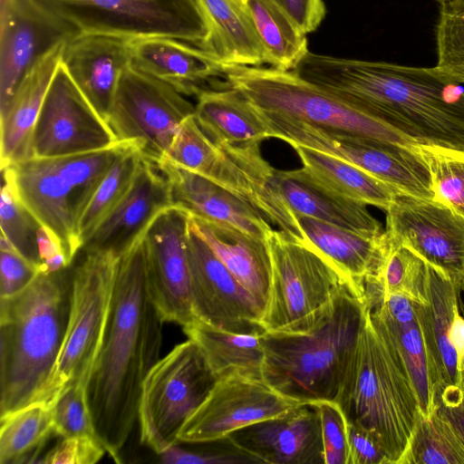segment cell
<instances>
[{
  "mask_svg": "<svg viewBox=\"0 0 464 464\" xmlns=\"http://www.w3.org/2000/svg\"><path fill=\"white\" fill-rule=\"evenodd\" d=\"M266 243L272 278L263 328L285 334L314 331L327 319L347 281L314 249L281 230L272 229Z\"/></svg>",
  "mask_w": 464,
  "mask_h": 464,
  "instance_id": "8",
  "label": "cell"
},
{
  "mask_svg": "<svg viewBox=\"0 0 464 464\" xmlns=\"http://www.w3.org/2000/svg\"><path fill=\"white\" fill-rule=\"evenodd\" d=\"M334 401L348 424L378 440L389 464H401L421 415L420 404L404 359L370 304Z\"/></svg>",
  "mask_w": 464,
  "mask_h": 464,
  "instance_id": "3",
  "label": "cell"
},
{
  "mask_svg": "<svg viewBox=\"0 0 464 464\" xmlns=\"http://www.w3.org/2000/svg\"><path fill=\"white\" fill-rule=\"evenodd\" d=\"M132 149L140 150L135 141L119 140L103 149L51 159L58 174L73 192L75 217L116 159Z\"/></svg>",
  "mask_w": 464,
  "mask_h": 464,
  "instance_id": "40",
  "label": "cell"
},
{
  "mask_svg": "<svg viewBox=\"0 0 464 464\" xmlns=\"http://www.w3.org/2000/svg\"><path fill=\"white\" fill-rule=\"evenodd\" d=\"M119 141L61 63L33 135V158L53 159L103 149Z\"/></svg>",
  "mask_w": 464,
  "mask_h": 464,
  "instance_id": "13",
  "label": "cell"
},
{
  "mask_svg": "<svg viewBox=\"0 0 464 464\" xmlns=\"http://www.w3.org/2000/svg\"><path fill=\"white\" fill-rule=\"evenodd\" d=\"M297 404L263 379L227 375L218 378L202 404L186 420L179 440L198 444L222 440L238 429L284 414Z\"/></svg>",
  "mask_w": 464,
  "mask_h": 464,
  "instance_id": "15",
  "label": "cell"
},
{
  "mask_svg": "<svg viewBox=\"0 0 464 464\" xmlns=\"http://www.w3.org/2000/svg\"><path fill=\"white\" fill-rule=\"evenodd\" d=\"M1 235L40 270L38 233L40 222L19 200L9 178L2 172Z\"/></svg>",
  "mask_w": 464,
  "mask_h": 464,
  "instance_id": "43",
  "label": "cell"
},
{
  "mask_svg": "<svg viewBox=\"0 0 464 464\" xmlns=\"http://www.w3.org/2000/svg\"><path fill=\"white\" fill-rule=\"evenodd\" d=\"M276 180L285 201L295 215L310 217L359 233L379 235L384 232L365 204L330 191L304 168L276 169Z\"/></svg>",
  "mask_w": 464,
  "mask_h": 464,
  "instance_id": "30",
  "label": "cell"
},
{
  "mask_svg": "<svg viewBox=\"0 0 464 464\" xmlns=\"http://www.w3.org/2000/svg\"><path fill=\"white\" fill-rule=\"evenodd\" d=\"M39 273V268L24 257L1 235L0 298H7L22 292L34 280Z\"/></svg>",
  "mask_w": 464,
  "mask_h": 464,
  "instance_id": "48",
  "label": "cell"
},
{
  "mask_svg": "<svg viewBox=\"0 0 464 464\" xmlns=\"http://www.w3.org/2000/svg\"><path fill=\"white\" fill-rule=\"evenodd\" d=\"M365 293L345 282L327 319L310 333L260 334L263 380L298 403L334 401L363 326Z\"/></svg>",
  "mask_w": 464,
  "mask_h": 464,
  "instance_id": "5",
  "label": "cell"
},
{
  "mask_svg": "<svg viewBox=\"0 0 464 464\" xmlns=\"http://www.w3.org/2000/svg\"><path fill=\"white\" fill-rule=\"evenodd\" d=\"M459 311L462 313V315L464 316V281L459 285Z\"/></svg>",
  "mask_w": 464,
  "mask_h": 464,
  "instance_id": "56",
  "label": "cell"
},
{
  "mask_svg": "<svg viewBox=\"0 0 464 464\" xmlns=\"http://www.w3.org/2000/svg\"><path fill=\"white\" fill-rule=\"evenodd\" d=\"M386 212L385 232L459 285L464 281V218L429 198L398 193Z\"/></svg>",
  "mask_w": 464,
  "mask_h": 464,
  "instance_id": "16",
  "label": "cell"
},
{
  "mask_svg": "<svg viewBox=\"0 0 464 464\" xmlns=\"http://www.w3.org/2000/svg\"><path fill=\"white\" fill-rule=\"evenodd\" d=\"M183 331L200 347L218 378L240 374L263 379L265 353L260 334L231 333L199 321L184 326Z\"/></svg>",
  "mask_w": 464,
  "mask_h": 464,
  "instance_id": "35",
  "label": "cell"
},
{
  "mask_svg": "<svg viewBox=\"0 0 464 464\" xmlns=\"http://www.w3.org/2000/svg\"><path fill=\"white\" fill-rule=\"evenodd\" d=\"M199 1L208 24V34L201 50L222 67L266 63L246 3L240 0Z\"/></svg>",
  "mask_w": 464,
  "mask_h": 464,
  "instance_id": "31",
  "label": "cell"
},
{
  "mask_svg": "<svg viewBox=\"0 0 464 464\" xmlns=\"http://www.w3.org/2000/svg\"><path fill=\"white\" fill-rule=\"evenodd\" d=\"M401 464H464V440L438 410L420 415Z\"/></svg>",
  "mask_w": 464,
  "mask_h": 464,
  "instance_id": "41",
  "label": "cell"
},
{
  "mask_svg": "<svg viewBox=\"0 0 464 464\" xmlns=\"http://www.w3.org/2000/svg\"><path fill=\"white\" fill-rule=\"evenodd\" d=\"M240 1H242L244 3H247L248 0H240Z\"/></svg>",
  "mask_w": 464,
  "mask_h": 464,
  "instance_id": "58",
  "label": "cell"
},
{
  "mask_svg": "<svg viewBox=\"0 0 464 464\" xmlns=\"http://www.w3.org/2000/svg\"><path fill=\"white\" fill-rule=\"evenodd\" d=\"M132 40L112 34H87L66 41L62 63L106 121L120 77L131 63Z\"/></svg>",
  "mask_w": 464,
  "mask_h": 464,
  "instance_id": "22",
  "label": "cell"
},
{
  "mask_svg": "<svg viewBox=\"0 0 464 464\" xmlns=\"http://www.w3.org/2000/svg\"><path fill=\"white\" fill-rule=\"evenodd\" d=\"M19 200L62 243L69 260L82 250L76 229L74 196L51 159L32 158L1 169Z\"/></svg>",
  "mask_w": 464,
  "mask_h": 464,
  "instance_id": "21",
  "label": "cell"
},
{
  "mask_svg": "<svg viewBox=\"0 0 464 464\" xmlns=\"http://www.w3.org/2000/svg\"><path fill=\"white\" fill-rule=\"evenodd\" d=\"M119 260L111 251L84 252L74 267L65 337L52 374L34 402L53 405L67 388L87 383L103 339Z\"/></svg>",
  "mask_w": 464,
  "mask_h": 464,
  "instance_id": "9",
  "label": "cell"
},
{
  "mask_svg": "<svg viewBox=\"0 0 464 464\" xmlns=\"http://www.w3.org/2000/svg\"><path fill=\"white\" fill-rule=\"evenodd\" d=\"M296 217L306 245L365 293L364 284L377 277L388 252L385 230L379 235L359 233L310 217Z\"/></svg>",
  "mask_w": 464,
  "mask_h": 464,
  "instance_id": "27",
  "label": "cell"
},
{
  "mask_svg": "<svg viewBox=\"0 0 464 464\" xmlns=\"http://www.w3.org/2000/svg\"><path fill=\"white\" fill-rule=\"evenodd\" d=\"M194 116L217 145L260 144L270 138L254 106L231 86L201 92L197 96Z\"/></svg>",
  "mask_w": 464,
  "mask_h": 464,
  "instance_id": "32",
  "label": "cell"
},
{
  "mask_svg": "<svg viewBox=\"0 0 464 464\" xmlns=\"http://www.w3.org/2000/svg\"><path fill=\"white\" fill-rule=\"evenodd\" d=\"M227 438L259 464H325L317 402L299 403L284 414L238 429Z\"/></svg>",
  "mask_w": 464,
  "mask_h": 464,
  "instance_id": "18",
  "label": "cell"
},
{
  "mask_svg": "<svg viewBox=\"0 0 464 464\" xmlns=\"http://www.w3.org/2000/svg\"><path fill=\"white\" fill-rule=\"evenodd\" d=\"M371 307L377 311L393 337L416 390L420 414L429 418L438 404L415 302L401 294H391Z\"/></svg>",
  "mask_w": 464,
  "mask_h": 464,
  "instance_id": "33",
  "label": "cell"
},
{
  "mask_svg": "<svg viewBox=\"0 0 464 464\" xmlns=\"http://www.w3.org/2000/svg\"><path fill=\"white\" fill-rule=\"evenodd\" d=\"M106 452L96 437L73 436L62 438L38 463L93 464Z\"/></svg>",
  "mask_w": 464,
  "mask_h": 464,
  "instance_id": "50",
  "label": "cell"
},
{
  "mask_svg": "<svg viewBox=\"0 0 464 464\" xmlns=\"http://www.w3.org/2000/svg\"><path fill=\"white\" fill-rule=\"evenodd\" d=\"M40 273H53L68 268L71 265L60 240L47 228L41 227L38 233Z\"/></svg>",
  "mask_w": 464,
  "mask_h": 464,
  "instance_id": "53",
  "label": "cell"
},
{
  "mask_svg": "<svg viewBox=\"0 0 464 464\" xmlns=\"http://www.w3.org/2000/svg\"><path fill=\"white\" fill-rule=\"evenodd\" d=\"M431 179L433 199L464 218V151L412 144Z\"/></svg>",
  "mask_w": 464,
  "mask_h": 464,
  "instance_id": "42",
  "label": "cell"
},
{
  "mask_svg": "<svg viewBox=\"0 0 464 464\" xmlns=\"http://www.w3.org/2000/svg\"><path fill=\"white\" fill-rule=\"evenodd\" d=\"M130 64L187 96L227 87L216 83L217 77L225 78L220 64L200 48L173 38L133 39Z\"/></svg>",
  "mask_w": 464,
  "mask_h": 464,
  "instance_id": "26",
  "label": "cell"
},
{
  "mask_svg": "<svg viewBox=\"0 0 464 464\" xmlns=\"http://www.w3.org/2000/svg\"><path fill=\"white\" fill-rule=\"evenodd\" d=\"M220 157V149L201 130L193 115L180 124L165 158L208 179Z\"/></svg>",
  "mask_w": 464,
  "mask_h": 464,
  "instance_id": "45",
  "label": "cell"
},
{
  "mask_svg": "<svg viewBox=\"0 0 464 464\" xmlns=\"http://www.w3.org/2000/svg\"><path fill=\"white\" fill-rule=\"evenodd\" d=\"M66 38L34 61L5 108L0 111L1 169L33 158L34 128L45 96L62 63Z\"/></svg>",
  "mask_w": 464,
  "mask_h": 464,
  "instance_id": "23",
  "label": "cell"
},
{
  "mask_svg": "<svg viewBox=\"0 0 464 464\" xmlns=\"http://www.w3.org/2000/svg\"><path fill=\"white\" fill-rule=\"evenodd\" d=\"M172 206L169 180L143 157L128 193L95 228L82 250L111 251L121 256L146 233L160 212Z\"/></svg>",
  "mask_w": 464,
  "mask_h": 464,
  "instance_id": "20",
  "label": "cell"
},
{
  "mask_svg": "<svg viewBox=\"0 0 464 464\" xmlns=\"http://www.w3.org/2000/svg\"><path fill=\"white\" fill-rule=\"evenodd\" d=\"M266 63L282 71H293L307 54L304 34L276 0H248Z\"/></svg>",
  "mask_w": 464,
  "mask_h": 464,
  "instance_id": "36",
  "label": "cell"
},
{
  "mask_svg": "<svg viewBox=\"0 0 464 464\" xmlns=\"http://www.w3.org/2000/svg\"><path fill=\"white\" fill-rule=\"evenodd\" d=\"M194 113L187 95L130 64L120 77L107 122L118 140L135 141L143 157L156 163Z\"/></svg>",
  "mask_w": 464,
  "mask_h": 464,
  "instance_id": "12",
  "label": "cell"
},
{
  "mask_svg": "<svg viewBox=\"0 0 464 464\" xmlns=\"http://www.w3.org/2000/svg\"><path fill=\"white\" fill-rule=\"evenodd\" d=\"M292 147L302 160L303 168L313 179L344 198L386 210L399 193L351 163L303 146Z\"/></svg>",
  "mask_w": 464,
  "mask_h": 464,
  "instance_id": "34",
  "label": "cell"
},
{
  "mask_svg": "<svg viewBox=\"0 0 464 464\" xmlns=\"http://www.w3.org/2000/svg\"><path fill=\"white\" fill-rule=\"evenodd\" d=\"M142 159L143 155L139 149L123 152L95 187L76 217V229L82 247L128 193Z\"/></svg>",
  "mask_w": 464,
  "mask_h": 464,
  "instance_id": "38",
  "label": "cell"
},
{
  "mask_svg": "<svg viewBox=\"0 0 464 464\" xmlns=\"http://www.w3.org/2000/svg\"><path fill=\"white\" fill-rule=\"evenodd\" d=\"M190 297L197 321L244 334H262L263 312L209 246L189 227Z\"/></svg>",
  "mask_w": 464,
  "mask_h": 464,
  "instance_id": "17",
  "label": "cell"
},
{
  "mask_svg": "<svg viewBox=\"0 0 464 464\" xmlns=\"http://www.w3.org/2000/svg\"><path fill=\"white\" fill-rule=\"evenodd\" d=\"M437 410L454 426L464 440V374L458 388L437 399Z\"/></svg>",
  "mask_w": 464,
  "mask_h": 464,
  "instance_id": "54",
  "label": "cell"
},
{
  "mask_svg": "<svg viewBox=\"0 0 464 464\" xmlns=\"http://www.w3.org/2000/svg\"><path fill=\"white\" fill-rule=\"evenodd\" d=\"M154 164L169 182L174 206L190 216L226 224L261 239L273 229L255 208L213 181L165 157Z\"/></svg>",
  "mask_w": 464,
  "mask_h": 464,
  "instance_id": "25",
  "label": "cell"
},
{
  "mask_svg": "<svg viewBox=\"0 0 464 464\" xmlns=\"http://www.w3.org/2000/svg\"><path fill=\"white\" fill-rule=\"evenodd\" d=\"M189 227L252 295L263 314L272 278L271 257L266 239L250 236L231 226L190 216Z\"/></svg>",
  "mask_w": 464,
  "mask_h": 464,
  "instance_id": "29",
  "label": "cell"
},
{
  "mask_svg": "<svg viewBox=\"0 0 464 464\" xmlns=\"http://www.w3.org/2000/svg\"><path fill=\"white\" fill-rule=\"evenodd\" d=\"M64 38L15 0H1L0 111L45 50Z\"/></svg>",
  "mask_w": 464,
  "mask_h": 464,
  "instance_id": "28",
  "label": "cell"
},
{
  "mask_svg": "<svg viewBox=\"0 0 464 464\" xmlns=\"http://www.w3.org/2000/svg\"><path fill=\"white\" fill-rule=\"evenodd\" d=\"M218 146L220 157L208 179L246 201L292 240L306 244L296 215L280 192L276 169L261 155L260 144Z\"/></svg>",
  "mask_w": 464,
  "mask_h": 464,
  "instance_id": "19",
  "label": "cell"
},
{
  "mask_svg": "<svg viewBox=\"0 0 464 464\" xmlns=\"http://www.w3.org/2000/svg\"><path fill=\"white\" fill-rule=\"evenodd\" d=\"M190 215L177 206L160 212L144 234L148 292L164 322H196L190 297Z\"/></svg>",
  "mask_w": 464,
  "mask_h": 464,
  "instance_id": "14",
  "label": "cell"
},
{
  "mask_svg": "<svg viewBox=\"0 0 464 464\" xmlns=\"http://www.w3.org/2000/svg\"><path fill=\"white\" fill-rule=\"evenodd\" d=\"M459 291L454 279L430 264L426 301L415 303L436 401L441 394L458 388L462 379L450 340L451 323L459 310Z\"/></svg>",
  "mask_w": 464,
  "mask_h": 464,
  "instance_id": "24",
  "label": "cell"
},
{
  "mask_svg": "<svg viewBox=\"0 0 464 464\" xmlns=\"http://www.w3.org/2000/svg\"><path fill=\"white\" fill-rule=\"evenodd\" d=\"M325 464H348L349 441L346 419L335 401H318Z\"/></svg>",
  "mask_w": 464,
  "mask_h": 464,
  "instance_id": "47",
  "label": "cell"
},
{
  "mask_svg": "<svg viewBox=\"0 0 464 464\" xmlns=\"http://www.w3.org/2000/svg\"><path fill=\"white\" fill-rule=\"evenodd\" d=\"M71 39L103 34L168 37L201 49L208 34L199 0H15Z\"/></svg>",
  "mask_w": 464,
  "mask_h": 464,
  "instance_id": "6",
  "label": "cell"
},
{
  "mask_svg": "<svg viewBox=\"0 0 464 464\" xmlns=\"http://www.w3.org/2000/svg\"><path fill=\"white\" fill-rule=\"evenodd\" d=\"M293 72L353 103L413 143L464 151V87L436 66L308 52Z\"/></svg>",
  "mask_w": 464,
  "mask_h": 464,
  "instance_id": "2",
  "label": "cell"
},
{
  "mask_svg": "<svg viewBox=\"0 0 464 464\" xmlns=\"http://www.w3.org/2000/svg\"><path fill=\"white\" fill-rule=\"evenodd\" d=\"M435 36L436 68L464 85V0L440 4Z\"/></svg>",
  "mask_w": 464,
  "mask_h": 464,
  "instance_id": "44",
  "label": "cell"
},
{
  "mask_svg": "<svg viewBox=\"0 0 464 464\" xmlns=\"http://www.w3.org/2000/svg\"><path fill=\"white\" fill-rule=\"evenodd\" d=\"M348 464H389L378 440L367 431L348 424Z\"/></svg>",
  "mask_w": 464,
  "mask_h": 464,
  "instance_id": "51",
  "label": "cell"
},
{
  "mask_svg": "<svg viewBox=\"0 0 464 464\" xmlns=\"http://www.w3.org/2000/svg\"><path fill=\"white\" fill-rule=\"evenodd\" d=\"M165 464H249L258 463L247 453L237 449L227 437L212 450H188L172 445L160 454Z\"/></svg>",
  "mask_w": 464,
  "mask_h": 464,
  "instance_id": "49",
  "label": "cell"
},
{
  "mask_svg": "<svg viewBox=\"0 0 464 464\" xmlns=\"http://www.w3.org/2000/svg\"><path fill=\"white\" fill-rule=\"evenodd\" d=\"M223 69L229 86L259 111L371 139L414 144L353 103L293 71L244 65Z\"/></svg>",
  "mask_w": 464,
  "mask_h": 464,
  "instance_id": "7",
  "label": "cell"
},
{
  "mask_svg": "<svg viewBox=\"0 0 464 464\" xmlns=\"http://www.w3.org/2000/svg\"><path fill=\"white\" fill-rule=\"evenodd\" d=\"M435 1L438 2L440 5L442 3H445V2H448V1H450V0H435Z\"/></svg>",
  "mask_w": 464,
  "mask_h": 464,
  "instance_id": "57",
  "label": "cell"
},
{
  "mask_svg": "<svg viewBox=\"0 0 464 464\" xmlns=\"http://www.w3.org/2000/svg\"><path fill=\"white\" fill-rule=\"evenodd\" d=\"M218 380L200 347L189 338L160 358L141 389L140 441L157 454L179 443L181 428Z\"/></svg>",
  "mask_w": 464,
  "mask_h": 464,
  "instance_id": "11",
  "label": "cell"
},
{
  "mask_svg": "<svg viewBox=\"0 0 464 464\" xmlns=\"http://www.w3.org/2000/svg\"><path fill=\"white\" fill-rule=\"evenodd\" d=\"M163 323L148 292L143 235L120 256L103 339L86 383L96 437L117 462L138 420L143 382L160 360Z\"/></svg>",
  "mask_w": 464,
  "mask_h": 464,
  "instance_id": "1",
  "label": "cell"
},
{
  "mask_svg": "<svg viewBox=\"0 0 464 464\" xmlns=\"http://www.w3.org/2000/svg\"><path fill=\"white\" fill-rule=\"evenodd\" d=\"M450 340L456 352L458 368L464 374V316L459 310L453 318L450 331Z\"/></svg>",
  "mask_w": 464,
  "mask_h": 464,
  "instance_id": "55",
  "label": "cell"
},
{
  "mask_svg": "<svg viewBox=\"0 0 464 464\" xmlns=\"http://www.w3.org/2000/svg\"><path fill=\"white\" fill-rule=\"evenodd\" d=\"M255 110L270 138L351 163L401 194L434 198L430 172L412 144L371 139Z\"/></svg>",
  "mask_w": 464,
  "mask_h": 464,
  "instance_id": "10",
  "label": "cell"
},
{
  "mask_svg": "<svg viewBox=\"0 0 464 464\" xmlns=\"http://www.w3.org/2000/svg\"><path fill=\"white\" fill-rule=\"evenodd\" d=\"M304 34L314 31L325 16L323 0H276Z\"/></svg>",
  "mask_w": 464,
  "mask_h": 464,
  "instance_id": "52",
  "label": "cell"
},
{
  "mask_svg": "<svg viewBox=\"0 0 464 464\" xmlns=\"http://www.w3.org/2000/svg\"><path fill=\"white\" fill-rule=\"evenodd\" d=\"M72 298L66 269L39 273L22 292L0 298V416L34 402L56 364Z\"/></svg>",
  "mask_w": 464,
  "mask_h": 464,
  "instance_id": "4",
  "label": "cell"
},
{
  "mask_svg": "<svg viewBox=\"0 0 464 464\" xmlns=\"http://www.w3.org/2000/svg\"><path fill=\"white\" fill-rule=\"evenodd\" d=\"M53 405L33 402L0 416V463L30 462L54 431Z\"/></svg>",
  "mask_w": 464,
  "mask_h": 464,
  "instance_id": "37",
  "label": "cell"
},
{
  "mask_svg": "<svg viewBox=\"0 0 464 464\" xmlns=\"http://www.w3.org/2000/svg\"><path fill=\"white\" fill-rule=\"evenodd\" d=\"M387 237L389 248L382 266L377 277L364 285L376 293L381 301L391 294H401L417 304L425 303L430 264Z\"/></svg>",
  "mask_w": 464,
  "mask_h": 464,
  "instance_id": "39",
  "label": "cell"
},
{
  "mask_svg": "<svg viewBox=\"0 0 464 464\" xmlns=\"http://www.w3.org/2000/svg\"><path fill=\"white\" fill-rule=\"evenodd\" d=\"M53 407L55 435L61 438L96 437L86 401L85 383H78L64 390Z\"/></svg>",
  "mask_w": 464,
  "mask_h": 464,
  "instance_id": "46",
  "label": "cell"
}]
</instances>
